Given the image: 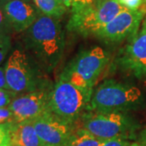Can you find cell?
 <instances>
[{"instance_id":"cell-26","label":"cell","mask_w":146,"mask_h":146,"mask_svg":"<svg viewBox=\"0 0 146 146\" xmlns=\"http://www.w3.org/2000/svg\"><path fill=\"white\" fill-rule=\"evenodd\" d=\"M62 1H63V3H64V5L66 6L68 8H69V7L72 8V6L76 3V0H62Z\"/></svg>"},{"instance_id":"cell-22","label":"cell","mask_w":146,"mask_h":146,"mask_svg":"<svg viewBox=\"0 0 146 146\" xmlns=\"http://www.w3.org/2000/svg\"><path fill=\"white\" fill-rule=\"evenodd\" d=\"M10 138L6 125H0V146H10Z\"/></svg>"},{"instance_id":"cell-29","label":"cell","mask_w":146,"mask_h":146,"mask_svg":"<svg viewBox=\"0 0 146 146\" xmlns=\"http://www.w3.org/2000/svg\"><path fill=\"white\" fill-rule=\"evenodd\" d=\"M145 1H146V0H145Z\"/></svg>"},{"instance_id":"cell-5","label":"cell","mask_w":146,"mask_h":146,"mask_svg":"<svg viewBox=\"0 0 146 146\" xmlns=\"http://www.w3.org/2000/svg\"><path fill=\"white\" fill-rule=\"evenodd\" d=\"M138 127L136 120L127 112L89 111L81 116V128L102 141L115 138L134 139Z\"/></svg>"},{"instance_id":"cell-23","label":"cell","mask_w":146,"mask_h":146,"mask_svg":"<svg viewBox=\"0 0 146 146\" xmlns=\"http://www.w3.org/2000/svg\"><path fill=\"white\" fill-rule=\"evenodd\" d=\"M0 89H10L6 80L4 67H0Z\"/></svg>"},{"instance_id":"cell-3","label":"cell","mask_w":146,"mask_h":146,"mask_svg":"<svg viewBox=\"0 0 146 146\" xmlns=\"http://www.w3.org/2000/svg\"><path fill=\"white\" fill-rule=\"evenodd\" d=\"M110 60L102 47L95 46L78 54L68 63L59 76L79 89L92 95L94 85Z\"/></svg>"},{"instance_id":"cell-25","label":"cell","mask_w":146,"mask_h":146,"mask_svg":"<svg viewBox=\"0 0 146 146\" xmlns=\"http://www.w3.org/2000/svg\"><path fill=\"white\" fill-rule=\"evenodd\" d=\"M140 143L143 146H146V127L140 133Z\"/></svg>"},{"instance_id":"cell-21","label":"cell","mask_w":146,"mask_h":146,"mask_svg":"<svg viewBox=\"0 0 146 146\" xmlns=\"http://www.w3.org/2000/svg\"><path fill=\"white\" fill-rule=\"evenodd\" d=\"M125 8L131 11L139 10L142 5V0H118Z\"/></svg>"},{"instance_id":"cell-9","label":"cell","mask_w":146,"mask_h":146,"mask_svg":"<svg viewBox=\"0 0 146 146\" xmlns=\"http://www.w3.org/2000/svg\"><path fill=\"white\" fill-rule=\"evenodd\" d=\"M51 89L45 87L18 95L9 106L16 122L33 121L48 111Z\"/></svg>"},{"instance_id":"cell-13","label":"cell","mask_w":146,"mask_h":146,"mask_svg":"<svg viewBox=\"0 0 146 146\" xmlns=\"http://www.w3.org/2000/svg\"><path fill=\"white\" fill-rule=\"evenodd\" d=\"M11 146H42L32 121L7 124Z\"/></svg>"},{"instance_id":"cell-28","label":"cell","mask_w":146,"mask_h":146,"mask_svg":"<svg viewBox=\"0 0 146 146\" xmlns=\"http://www.w3.org/2000/svg\"><path fill=\"white\" fill-rule=\"evenodd\" d=\"M145 78H146V72H145Z\"/></svg>"},{"instance_id":"cell-1","label":"cell","mask_w":146,"mask_h":146,"mask_svg":"<svg viewBox=\"0 0 146 146\" xmlns=\"http://www.w3.org/2000/svg\"><path fill=\"white\" fill-rule=\"evenodd\" d=\"M23 42L36 64L51 72L61 61L65 48L64 32L59 19L40 14L24 32Z\"/></svg>"},{"instance_id":"cell-17","label":"cell","mask_w":146,"mask_h":146,"mask_svg":"<svg viewBox=\"0 0 146 146\" xmlns=\"http://www.w3.org/2000/svg\"><path fill=\"white\" fill-rule=\"evenodd\" d=\"M18 94L7 89H0V107H9Z\"/></svg>"},{"instance_id":"cell-18","label":"cell","mask_w":146,"mask_h":146,"mask_svg":"<svg viewBox=\"0 0 146 146\" xmlns=\"http://www.w3.org/2000/svg\"><path fill=\"white\" fill-rule=\"evenodd\" d=\"M16 122L14 114L9 107H0V125H6Z\"/></svg>"},{"instance_id":"cell-20","label":"cell","mask_w":146,"mask_h":146,"mask_svg":"<svg viewBox=\"0 0 146 146\" xmlns=\"http://www.w3.org/2000/svg\"><path fill=\"white\" fill-rule=\"evenodd\" d=\"M12 29L6 17L3 7L0 4V34H8Z\"/></svg>"},{"instance_id":"cell-19","label":"cell","mask_w":146,"mask_h":146,"mask_svg":"<svg viewBox=\"0 0 146 146\" xmlns=\"http://www.w3.org/2000/svg\"><path fill=\"white\" fill-rule=\"evenodd\" d=\"M101 146H138L135 143L131 142L128 139L124 138H115L104 141Z\"/></svg>"},{"instance_id":"cell-4","label":"cell","mask_w":146,"mask_h":146,"mask_svg":"<svg viewBox=\"0 0 146 146\" xmlns=\"http://www.w3.org/2000/svg\"><path fill=\"white\" fill-rule=\"evenodd\" d=\"M124 9L118 0H95L90 5L72 8L67 29L82 36H94Z\"/></svg>"},{"instance_id":"cell-14","label":"cell","mask_w":146,"mask_h":146,"mask_svg":"<svg viewBox=\"0 0 146 146\" xmlns=\"http://www.w3.org/2000/svg\"><path fill=\"white\" fill-rule=\"evenodd\" d=\"M34 5L45 16L60 19L67 11L68 7L62 0H33Z\"/></svg>"},{"instance_id":"cell-6","label":"cell","mask_w":146,"mask_h":146,"mask_svg":"<svg viewBox=\"0 0 146 146\" xmlns=\"http://www.w3.org/2000/svg\"><path fill=\"white\" fill-rule=\"evenodd\" d=\"M36 63L24 50L16 48L7 58L4 66L8 88L17 94H26L48 87L40 78Z\"/></svg>"},{"instance_id":"cell-2","label":"cell","mask_w":146,"mask_h":146,"mask_svg":"<svg viewBox=\"0 0 146 146\" xmlns=\"http://www.w3.org/2000/svg\"><path fill=\"white\" fill-rule=\"evenodd\" d=\"M145 102L141 89L134 85L107 80L94 90L87 110L95 112H129Z\"/></svg>"},{"instance_id":"cell-30","label":"cell","mask_w":146,"mask_h":146,"mask_svg":"<svg viewBox=\"0 0 146 146\" xmlns=\"http://www.w3.org/2000/svg\"><path fill=\"white\" fill-rule=\"evenodd\" d=\"M10 146H11V145H10Z\"/></svg>"},{"instance_id":"cell-12","label":"cell","mask_w":146,"mask_h":146,"mask_svg":"<svg viewBox=\"0 0 146 146\" xmlns=\"http://www.w3.org/2000/svg\"><path fill=\"white\" fill-rule=\"evenodd\" d=\"M0 4L13 31L16 33L26 31L41 14L35 5L24 0H10Z\"/></svg>"},{"instance_id":"cell-8","label":"cell","mask_w":146,"mask_h":146,"mask_svg":"<svg viewBox=\"0 0 146 146\" xmlns=\"http://www.w3.org/2000/svg\"><path fill=\"white\" fill-rule=\"evenodd\" d=\"M146 15V8L131 11L124 9L98 31L94 36L106 43H119L131 39L138 32Z\"/></svg>"},{"instance_id":"cell-27","label":"cell","mask_w":146,"mask_h":146,"mask_svg":"<svg viewBox=\"0 0 146 146\" xmlns=\"http://www.w3.org/2000/svg\"><path fill=\"white\" fill-rule=\"evenodd\" d=\"M7 1H10V0H0V3H3L4 2H7ZM24 1H27V2H30L31 0H24Z\"/></svg>"},{"instance_id":"cell-10","label":"cell","mask_w":146,"mask_h":146,"mask_svg":"<svg viewBox=\"0 0 146 146\" xmlns=\"http://www.w3.org/2000/svg\"><path fill=\"white\" fill-rule=\"evenodd\" d=\"M42 146H66L73 131L74 124L48 111L32 121Z\"/></svg>"},{"instance_id":"cell-24","label":"cell","mask_w":146,"mask_h":146,"mask_svg":"<svg viewBox=\"0 0 146 146\" xmlns=\"http://www.w3.org/2000/svg\"><path fill=\"white\" fill-rule=\"evenodd\" d=\"M95 0H79L78 3L76 5H75L73 7H84V6H88L92 4Z\"/></svg>"},{"instance_id":"cell-16","label":"cell","mask_w":146,"mask_h":146,"mask_svg":"<svg viewBox=\"0 0 146 146\" xmlns=\"http://www.w3.org/2000/svg\"><path fill=\"white\" fill-rule=\"evenodd\" d=\"M11 48V37L8 34H0V64H2Z\"/></svg>"},{"instance_id":"cell-15","label":"cell","mask_w":146,"mask_h":146,"mask_svg":"<svg viewBox=\"0 0 146 146\" xmlns=\"http://www.w3.org/2000/svg\"><path fill=\"white\" fill-rule=\"evenodd\" d=\"M103 141L80 127L75 129L66 146H101Z\"/></svg>"},{"instance_id":"cell-11","label":"cell","mask_w":146,"mask_h":146,"mask_svg":"<svg viewBox=\"0 0 146 146\" xmlns=\"http://www.w3.org/2000/svg\"><path fill=\"white\" fill-rule=\"evenodd\" d=\"M123 70L136 78L145 77L146 72V15L136 35L128 40L119 58Z\"/></svg>"},{"instance_id":"cell-7","label":"cell","mask_w":146,"mask_h":146,"mask_svg":"<svg viewBox=\"0 0 146 146\" xmlns=\"http://www.w3.org/2000/svg\"><path fill=\"white\" fill-rule=\"evenodd\" d=\"M91 97L71 82L59 78L51 89L49 109L54 115L74 124L84 115Z\"/></svg>"}]
</instances>
